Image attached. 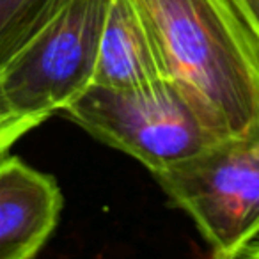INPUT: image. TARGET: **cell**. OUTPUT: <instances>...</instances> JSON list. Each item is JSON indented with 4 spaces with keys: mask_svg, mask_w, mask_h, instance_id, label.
<instances>
[{
    "mask_svg": "<svg viewBox=\"0 0 259 259\" xmlns=\"http://www.w3.org/2000/svg\"><path fill=\"white\" fill-rule=\"evenodd\" d=\"M41 122H45L43 119L16 112L0 93V156L6 155L23 135L37 128Z\"/></svg>",
    "mask_w": 259,
    "mask_h": 259,
    "instance_id": "obj_8",
    "label": "cell"
},
{
    "mask_svg": "<svg viewBox=\"0 0 259 259\" xmlns=\"http://www.w3.org/2000/svg\"><path fill=\"white\" fill-rule=\"evenodd\" d=\"M243 257H248V259H259V240H255L250 247L245 250Z\"/></svg>",
    "mask_w": 259,
    "mask_h": 259,
    "instance_id": "obj_10",
    "label": "cell"
},
{
    "mask_svg": "<svg viewBox=\"0 0 259 259\" xmlns=\"http://www.w3.org/2000/svg\"><path fill=\"white\" fill-rule=\"evenodd\" d=\"M110 0H68L0 69L16 112L47 121L94 83Z\"/></svg>",
    "mask_w": 259,
    "mask_h": 259,
    "instance_id": "obj_4",
    "label": "cell"
},
{
    "mask_svg": "<svg viewBox=\"0 0 259 259\" xmlns=\"http://www.w3.org/2000/svg\"><path fill=\"white\" fill-rule=\"evenodd\" d=\"M68 0H0V69Z\"/></svg>",
    "mask_w": 259,
    "mask_h": 259,
    "instance_id": "obj_7",
    "label": "cell"
},
{
    "mask_svg": "<svg viewBox=\"0 0 259 259\" xmlns=\"http://www.w3.org/2000/svg\"><path fill=\"white\" fill-rule=\"evenodd\" d=\"M62 202L52 176L18 156H0V259L39 254L57 227Z\"/></svg>",
    "mask_w": 259,
    "mask_h": 259,
    "instance_id": "obj_5",
    "label": "cell"
},
{
    "mask_svg": "<svg viewBox=\"0 0 259 259\" xmlns=\"http://www.w3.org/2000/svg\"><path fill=\"white\" fill-rule=\"evenodd\" d=\"M165 76L219 137L259 128V45L233 0H134Z\"/></svg>",
    "mask_w": 259,
    "mask_h": 259,
    "instance_id": "obj_1",
    "label": "cell"
},
{
    "mask_svg": "<svg viewBox=\"0 0 259 259\" xmlns=\"http://www.w3.org/2000/svg\"><path fill=\"white\" fill-rule=\"evenodd\" d=\"M165 76L149 27L134 0H110L93 85H142Z\"/></svg>",
    "mask_w": 259,
    "mask_h": 259,
    "instance_id": "obj_6",
    "label": "cell"
},
{
    "mask_svg": "<svg viewBox=\"0 0 259 259\" xmlns=\"http://www.w3.org/2000/svg\"><path fill=\"white\" fill-rule=\"evenodd\" d=\"M62 112L94 139L141 162L151 174L224 139L169 76L126 89L91 85Z\"/></svg>",
    "mask_w": 259,
    "mask_h": 259,
    "instance_id": "obj_2",
    "label": "cell"
},
{
    "mask_svg": "<svg viewBox=\"0 0 259 259\" xmlns=\"http://www.w3.org/2000/svg\"><path fill=\"white\" fill-rule=\"evenodd\" d=\"M183 209L217 259L243 257L259 240V128L219 139L153 174Z\"/></svg>",
    "mask_w": 259,
    "mask_h": 259,
    "instance_id": "obj_3",
    "label": "cell"
},
{
    "mask_svg": "<svg viewBox=\"0 0 259 259\" xmlns=\"http://www.w3.org/2000/svg\"><path fill=\"white\" fill-rule=\"evenodd\" d=\"M233 4L243 16L245 23L259 45V0H233Z\"/></svg>",
    "mask_w": 259,
    "mask_h": 259,
    "instance_id": "obj_9",
    "label": "cell"
}]
</instances>
